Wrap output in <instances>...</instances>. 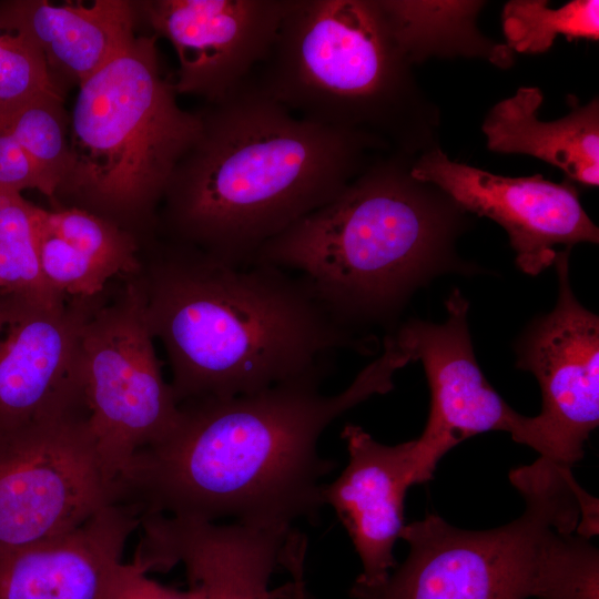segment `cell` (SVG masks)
Returning <instances> with one entry per match:
<instances>
[{
  "mask_svg": "<svg viewBox=\"0 0 599 599\" xmlns=\"http://www.w3.org/2000/svg\"><path fill=\"white\" fill-rule=\"evenodd\" d=\"M410 179L432 183L460 207L494 220L507 232L516 264L537 275L554 264L559 251L581 242L598 243L599 230L570 183L537 174L507 177L450 161L440 150L423 155Z\"/></svg>",
  "mask_w": 599,
  "mask_h": 599,
  "instance_id": "13",
  "label": "cell"
},
{
  "mask_svg": "<svg viewBox=\"0 0 599 599\" xmlns=\"http://www.w3.org/2000/svg\"><path fill=\"white\" fill-rule=\"evenodd\" d=\"M88 414L0 436V551L67 534L115 502Z\"/></svg>",
  "mask_w": 599,
  "mask_h": 599,
  "instance_id": "9",
  "label": "cell"
},
{
  "mask_svg": "<svg viewBox=\"0 0 599 599\" xmlns=\"http://www.w3.org/2000/svg\"><path fill=\"white\" fill-rule=\"evenodd\" d=\"M123 280L85 322L80 361L89 427L114 484L139 450L175 428L181 414L162 376L142 295L132 277Z\"/></svg>",
  "mask_w": 599,
  "mask_h": 599,
  "instance_id": "8",
  "label": "cell"
},
{
  "mask_svg": "<svg viewBox=\"0 0 599 599\" xmlns=\"http://www.w3.org/2000/svg\"><path fill=\"white\" fill-rule=\"evenodd\" d=\"M0 187L21 193L35 189L54 202L55 189L32 156L8 133L0 131Z\"/></svg>",
  "mask_w": 599,
  "mask_h": 599,
  "instance_id": "26",
  "label": "cell"
},
{
  "mask_svg": "<svg viewBox=\"0 0 599 599\" xmlns=\"http://www.w3.org/2000/svg\"><path fill=\"white\" fill-rule=\"evenodd\" d=\"M200 113L201 133L160 205L162 237L251 263L265 243L353 181L356 132L293 114L251 77Z\"/></svg>",
  "mask_w": 599,
  "mask_h": 599,
  "instance_id": "3",
  "label": "cell"
},
{
  "mask_svg": "<svg viewBox=\"0 0 599 599\" xmlns=\"http://www.w3.org/2000/svg\"><path fill=\"white\" fill-rule=\"evenodd\" d=\"M570 248L558 252V300L536 318L517 345V367L531 372L541 389L534 416L540 459L570 469L599 424V317L576 298L569 282Z\"/></svg>",
  "mask_w": 599,
  "mask_h": 599,
  "instance_id": "10",
  "label": "cell"
},
{
  "mask_svg": "<svg viewBox=\"0 0 599 599\" xmlns=\"http://www.w3.org/2000/svg\"><path fill=\"white\" fill-rule=\"evenodd\" d=\"M156 39L136 37L79 85L68 165L52 204L111 221L141 246L158 235L165 190L202 129L200 111L183 110L163 75Z\"/></svg>",
  "mask_w": 599,
  "mask_h": 599,
  "instance_id": "5",
  "label": "cell"
},
{
  "mask_svg": "<svg viewBox=\"0 0 599 599\" xmlns=\"http://www.w3.org/2000/svg\"><path fill=\"white\" fill-rule=\"evenodd\" d=\"M439 226L392 171L352 181L265 243L252 262L300 276L344 327L392 318L441 265Z\"/></svg>",
  "mask_w": 599,
  "mask_h": 599,
  "instance_id": "6",
  "label": "cell"
},
{
  "mask_svg": "<svg viewBox=\"0 0 599 599\" xmlns=\"http://www.w3.org/2000/svg\"><path fill=\"white\" fill-rule=\"evenodd\" d=\"M140 521L133 507L111 504L67 534L1 550L0 599H108Z\"/></svg>",
  "mask_w": 599,
  "mask_h": 599,
  "instance_id": "17",
  "label": "cell"
},
{
  "mask_svg": "<svg viewBox=\"0 0 599 599\" xmlns=\"http://www.w3.org/2000/svg\"><path fill=\"white\" fill-rule=\"evenodd\" d=\"M69 128L62 94L37 95L0 116V131L32 156L55 192L68 165Z\"/></svg>",
  "mask_w": 599,
  "mask_h": 599,
  "instance_id": "23",
  "label": "cell"
},
{
  "mask_svg": "<svg viewBox=\"0 0 599 599\" xmlns=\"http://www.w3.org/2000/svg\"><path fill=\"white\" fill-rule=\"evenodd\" d=\"M4 327H6V314L2 306V302L0 300V337L2 336Z\"/></svg>",
  "mask_w": 599,
  "mask_h": 599,
  "instance_id": "28",
  "label": "cell"
},
{
  "mask_svg": "<svg viewBox=\"0 0 599 599\" xmlns=\"http://www.w3.org/2000/svg\"><path fill=\"white\" fill-rule=\"evenodd\" d=\"M508 45L520 53L547 51L559 35L599 39V1L575 0L552 9L544 0H512L502 10Z\"/></svg>",
  "mask_w": 599,
  "mask_h": 599,
  "instance_id": "21",
  "label": "cell"
},
{
  "mask_svg": "<svg viewBox=\"0 0 599 599\" xmlns=\"http://www.w3.org/2000/svg\"><path fill=\"white\" fill-rule=\"evenodd\" d=\"M441 324L413 321L398 333L422 362L430 389L423 434L414 439L420 483L433 477L440 458L459 443L491 430L507 432L538 453L541 438L535 417L511 408L477 364L467 323L469 304L458 290L446 301Z\"/></svg>",
  "mask_w": 599,
  "mask_h": 599,
  "instance_id": "11",
  "label": "cell"
},
{
  "mask_svg": "<svg viewBox=\"0 0 599 599\" xmlns=\"http://www.w3.org/2000/svg\"><path fill=\"white\" fill-rule=\"evenodd\" d=\"M349 460L342 474L323 486L362 561L355 582L376 586L395 568L394 544L404 528L407 489L420 484L414 440L394 446L375 440L356 425L342 432Z\"/></svg>",
  "mask_w": 599,
  "mask_h": 599,
  "instance_id": "16",
  "label": "cell"
},
{
  "mask_svg": "<svg viewBox=\"0 0 599 599\" xmlns=\"http://www.w3.org/2000/svg\"><path fill=\"white\" fill-rule=\"evenodd\" d=\"M103 295L70 297L52 309L4 311L0 436L48 419L89 415L81 376V336Z\"/></svg>",
  "mask_w": 599,
  "mask_h": 599,
  "instance_id": "14",
  "label": "cell"
},
{
  "mask_svg": "<svg viewBox=\"0 0 599 599\" xmlns=\"http://www.w3.org/2000/svg\"><path fill=\"white\" fill-rule=\"evenodd\" d=\"M400 52L379 1L293 0L251 79L293 114L354 131L392 90Z\"/></svg>",
  "mask_w": 599,
  "mask_h": 599,
  "instance_id": "7",
  "label": "cell"
},
{
  "mask_svg": "<svg viewBox=\"0 0 599 599\" xmlns=\"http://www.w3.org/2000/svg\"><path fill=\"white\" fill-rule=\"evenodd\" d=\"M41 223L82 255L106 270L112 277H130L141 266V243L111 221L78 207L38 206Z\"/></svg>",
  "mask_w": 599,
  "mask_h": 599,
  "instance_id": "22",
  "label": "cell"
},
{
  "mask_svg": "<svg viewBox=\"0 0 599 599\" xmlns=\"http://www.w3.org/2000/svg\"><path fill=\"white\" fill-rule=\"evenodd\" d=\"M510 481L526 508L490 530L457 528L438 515L405 525L409 552L354 599H598V549L577 532L581 487L552 471L519 467Z\"/></svg>",
  "mask_w": 599,
  "mask_h": 599,
  "instance_id": "4",
  "label": "cell"
},
{
  "mask_svg": "<svg viewBox=\"0 0 599 599\" xmlns=\"http://www.w3.org/2000/svg\"><path fill=\"white\" fill-rule=\"evenodd\" d=\"M140 527L133 561L146 572L183 564L204 599H285V586L272 591L268 582L284 564L293 530L158 514L142 516Z\"/></svg>",
  "mask_w": 599,
  "mask_h": 599,
  "instance_id": "15",
  "label": "cell"
},
{
  "mask_svg": "<svg viewBox=\"0 0 599 599\" xmlns=\"http://www.w3.org/2000/svg\"><path fill=\"white\" fill-rule=\"evenodd\" d=\"M35 205L0 187V300L3 309L61 307L69 297L45 278L37 242Z\"/></svg>",
  "mask_w": 599,
  "mask_h": 599,
  "instance_id": "20",
  "label": "cell"
},
{
  "mask_svg": "<svg viewBox=\"0 0 599 599\" xmlns=\"http://www.w3.org/2000/svg\"><path fill=\"white\" fill-rule=\"evenodd\" d=\"M410 362V349L390 334L382 355L335 395L323 394L321 380L304 379L184 402L175 428L139 450L116 478L115 504L133 507L140 518H232L284 531L300 518L316 521L322 479L336 466L318 454L322 433L348 409L389 392L394 374Z\"/></svg>",
  "mask_w": 599,
  "mask_h": 599,
  "instance_id": "1",
  "label": "cell"
},
{
  "mask_svg": "<svg viewBox=\"0 0 599 599\" xmlns=\"http://www.w3.org/2000/svg\"><path fill=\"white\" fill-rule=\"evenodd\" d=\"M34 223L41 267L51 286L65 297L103 294L112 275L50 232L39 220L37 205Z\"/></svg>",
  "mask_w": 599,
  "mask_h": 599,
  "instance_id": "25",
  "label": "cell"
},
{
  "mask_svg": "<svg viewBox=\"0 0 599 599\" xmlns=\"http://www.w3.org/2000/svg\"><path fill=\"white\" fill-rule=\"evenodd\" d=\"M293 0L138 1L156 37L179 60L174 89L215 103L267 58Z\"/></svg>",
  "mask_w": 599,
  "mask_h": 599,
  "instance_id": "12",
  "label": "cell"
},
{
  "mask_svg": "<svg viewBox=\"0 0 599 599\" xmlns=\"http://www.w3.org/2000/svg\"><path fill=\"white\" fill-rule=\"evenodd\" d=\"M41 94H62L31 37L0 6V116Z\"/></svg>",
  "mask_w": 599,
  "mask_h": 599,
  "instance_id": "24",
  "label": "cell"
},
{
  "mask_svg": "<svg viewBox=\"0 0 599 599\" xmlns=\"http://www.w3.org/2000/svg\"><path fill=\"white\" fill-rule=\"evenodd\" d=\"M542 101L538 88L522 87L496 103L483 123L488 149L539 158L582 184H599L598 102L577 108L551 122L537 118Z\"/></svg>",
  "mask_w": 599,
  "mask_h": 599,
  "instance_id": "19",
  "label": "cell"
},
{
  "mask_svg": "<svg viewBox=\"0 0 599 599\" xmlns=\"http://www.w3.org/2000/svg\"><path fill=\"white\" fill-rule=\"evenodd\" d=\"M0 6L39 47L62 90L79 87L136 38L138 1L10 0Z\"/></svg>",
  "mask_w": 599,
  "mask_h": 599,
  "instance_id": "18",
  "label": "cell"
},
{
  "mask_svg": "<svg viewBox=\"0 0 599 599\" xmlns=\"http://www.w3.org/2000/svg\"><path fill=\"white\" fill-rule=\"evenodd\" d=\"M108 599H204L199 586L181 591L148 577L136 562L122 564Z\"/></svg>",
  "mask_w": 599,
  "mask_h": 599,
  "instance_id": "27",
  "label": "cell"
},
{
  "mask_svg": "<svg viewBox=\"0 0 599 599\" xmlns=\"http://www.w3.org/2000/svg\"><path fill=\"white\" fill-rule=\"evenodd\" d=\"M133 276L179 404L327 375L336 352L363 345L283 268L233 263L158 235Z\"/></svg>",
  "mask_w": 599,
  "mask_h": 599,
  "instance_id": "2",
  "label": "cell"
}]
</instances>
